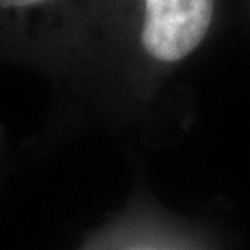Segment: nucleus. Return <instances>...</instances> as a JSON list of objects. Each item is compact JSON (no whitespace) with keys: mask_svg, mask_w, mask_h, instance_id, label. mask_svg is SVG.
<instances>
[{"mask_svg":"<svg viewBox=\"0 0 250 250\" xmlns=\"http://www.w3.org/2000/svg\"><path fill=\"white\" fill-rule=\"evenodd\" d=\"M46 0H0L2 8H30L36 4H43Z\"/></svg>","mask_w":250,"mask_h":250,"instance_id":"2","label":"nucleus"},{"mask_svg":"<svg viewBox=\"0 0 250 250\" xmlns=\"http://www.w3.org/2000/svg\"><path fill=\"white\" fill-rule=\"evenodd\" d=\"M145 50L160 62H180L197 48L213 19V0H145Z\"/></svg>","mask_w":250,"mask_h":250,"instance_id":"1","label":"nucleus"}]
</instances>
